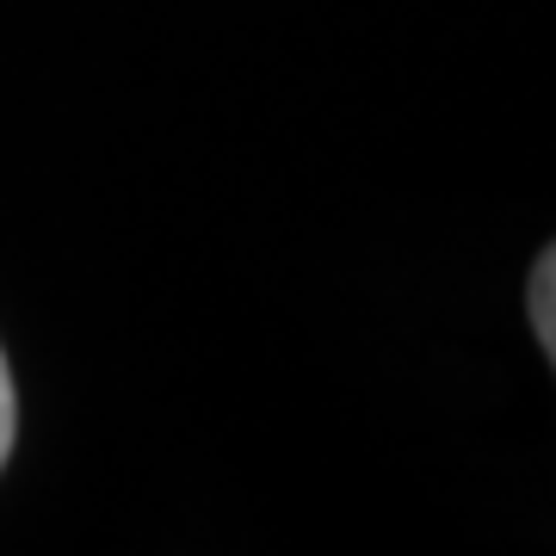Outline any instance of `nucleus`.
I'll list each match as a JSON object with an SVG mask.
<instances>
[{"label":"nucleus","instance_id":"obj_2","mask_svg":"<svg viewBox=\"0 0 556 556\" xmlns=\"http://www.w3.org/2000/svg\"><path fill=\"white\" fill-rule=\"evenodd\" d=\"M13 427H20V402H13V371H7V353H0V470L13 457Z\"/></svg>","mask_w":556,"mask_h":556},{"label":"nucleus","instance_id":"obj_1","mask_svg":"<svg viewBox=\"0 0 556 556\" xmlns=\"http://www.w3.org/2000/svg\"><path fill=\"white\" fill-rule=\"evenodd\" d=\"M526 309H532V328H538V346L551 353L556 365V241L538 254L532 266V285H526Z\"/></svg>","mask_w":556,"mask_h":556}]
</instances>
